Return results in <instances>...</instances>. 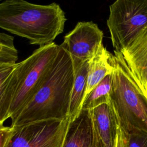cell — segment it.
Masks as SVG:
<instances>
[{
    "label": "cell",
    "mask_w": 147,
    "mask_h": 147,
    "mask_svg": "<svg viewBox=\"0 0 147 147\" xmlns=\"http://www.w3.org/2000/svg\"><path fill=\"white\" fill-rule=\"evenodd\" d=\"M73 64L75 78L69 111L70 121L77 117L82 110L87 87L89 60L83 63L73 61Z\"/></svg>",
    "instance_id": "7c38bea8"
},
{
    "label": "cell",
    "mask_w": 147,
    "mask_h": 147,
    "mask_svg": "<svg viewBox=\"0 0 147 147\" xmlns=\"http://www.w3.org/2000/svg\"><path fill=\"white\" fill-rule=\"evenodd\" d=\"M60 50L54 42L39 47L26 59L17 63L13 76L15 90L9 112L11 121L29 103L47 79Z\"/></svg>",
    "instance_id": "277c9868"
},
{
    "label": "cell",
    "mask_w": 147,
    "mask_h": 147,
    "mask_svg": "<svg viewBox=\"0 0 147 147\" xmlns=\"http://www.w3.org/2000/svg\"><path fill=\"white\" fill-rule=\"evenodd\" d=\"M18 51L14 44V37L0 32V66L17 63Z\"/></svg>",
    "instance_id": "9a60e30c"
},
{
    "label": "cell",
    "mask_w": 147,
    "mask_h": 147,
    "mask_svg": "<svg viewBox=\"0 0 147 147\" xmlns=\"http://www.w3.org/2000/svg\"><path fill=\"white\" fill-rule=\"evenodd\" d=\"M16 63L0 66V124L9 118V112L13 100L15 83L13 71Z\"/></svg>",
    "instance_id": "4fadbf2b"
},
{
    "label": "cell",
    "mask_w": 147,
    "mask_h": 147,
    "mask_svg": "<svg viewBox=\"0 0 147 147\" xmlns=\"http://www.w3.org/2000/svg\"><path fill=\"white\" fill-rule=\"evenodd\" d=\"M112 58L113 55L102 44L95 55L89 60L85 97L107 75L113 72Z\"/></svg>",
    "instance_id": "8fae6325"
},
{
    "label": "cell",
    "mask_w": 147,
    "mask_h": 147,
    "mask_svg": "<svg viewBox=\"0 0 147 147\" xmlns=\"http://www.w3.org/2000/svg\"><path fill=\"white\" fill-rule=\"evenodd\" d=\"M121 53L137 82L147 95V26Z\"/></svg>",
    "instance_id": "ba28073f"
},
{
    "label": "cell",
    "mask_w": 147,
    "mask_h": 147,
    "mask_svg": "<svg viewBox=\"0 0 147 147\" xmlns=\"http://www.w3.org/2000/svg\"><path fill=\"white\" fill-rule=\"evenodd\" d=\"M69 122L51 119L14 127L7 147H62Z\"/></svg>",
    "instance_id": "8992f818"
},
{
    "label": "cell",
    "mask_w": 147,
    "mask_h": 147,
    "mask_svg": "<svg viewBox=\"0 0 147 147\" xmlns=\"http://www.w3.org/2000/svg\"><path fill=\"white\" fill-rule=\"evenodd\" d=\"M107 20L114 52L121 53L147 26V0H117Z\"/></svg>",
    "instance_id": "5b68a950"
},
{
    "label": "cell",
    "mask_w": 147,
    "mask_h": 147,
    "mask_svg": "<svg viewBox=\"0 0 147 147\" xmlns=\"http://www.w3.org/2000/svg\"><path fill=\"white\" fill-rule=\"evenodd\" d=\"M75 78L72 59L60 45L55 61L45 82L29 103L11 121V126L69 118L71 93Z\"/></svg>",
    "instance_id": "6da1fadb"
},
{
    "label": "cell",
    "mask_w": 147,
    "mask_h": 147,
    "mask_svg": "<svg viewBox=\"0 0 147 147\" xmlns=\"http://www.w3.org/2000/svg\"><path fill=\"white\" fill-rule=\"evenodd\" d=\"M67 18L56 3L34 4L24 0L0 3V28L42 47L63 33Z\"/></svg>",
    "instance_id": "7a4b0ae2"
},
{
    "label": "cell",
    "mask_w": 147,
    "mask_h": 147,
    "mask_svg": "<svg viewBox=\"0 0 147 147\" xmlns=\"http://www.w3.org/2000/svg\"><path fill=\"white\" fill-rule=\"evenodd\" d=\"M115 147H126V136L125 132L119 127Z\"/></svg>",
    "instance_id": "ac0fdd59"
},
{
    "label": "cell",
    "mask_w": 147,
    "mask_h": 147,
    "mask_svg": "<svg viewBox=\"0 0 147 147\" xmlns=\"http://www.w3.org/2000/svg\"><path fill=\"white\" fill-rule=\"evenodd\" d=\"M14 131V127L2 126L0 127V147H7Z\"/></svg>",
    "instance_id": "e0dca14e"
},
{
    "label": "cell",
    "mask_w": 147,
    "mask_h": 147,
    "mask_svg": "<svg viewBox=\"0 0 147 147\" xmlns=\"http://www.w3.org/2000/svg\"><path fill=\"white\" fill-rule=\"evenodd\" d=\"M125 133L126 147H147V132L136 130Z\"/></svg>",
    "instance_id": "2e32d148"
},
{
    "label": "cell",
    "mask_w": 147,
    "mask_h": 147,
    "mask_svg": "<svg viewBox=\"0 0 147 147\" xmlns=\"http://www.w3.org/2000/svg\"><path fill=\"white\" fill-rule=\"evenodd\" d=\"M114 54L110 103L119 127L126 133L136 130L147 132V95L131 73L122 54Z\"/></svg>",
    "instance_id": "3957f363"
},
{
    "label": "cell",
    "mask_w": 147,
    "mask_h": 147,
    "mask_svg": "<svg viewBox=\"0 0 147 147\" xmlns=\"http://www.w3.org/2000/svg\"><path fill=\"white\" fill-rule=\"evenodd\" d=\"M113 78V72L107 75L90 92L83 100L82 110H91L110 102Z\"/></svg>",
    "instance_id": "5bb4252c"
},
{
    "label": "cell",
    "mask_w": 147,
    "mask_h": 147,
    "mask_svg": "<svg viewBox=\"0 0 147 147\" xmlns=\"http://www.w3.org/2000/svg\"><path fill=\"white\" fill-rule=\"evenodd\" d=\"M94 134H95L94 141L92 147H106L104 144L102 142V141L96 136L95 133H94Z\"/></svg>",
    "instance_id": "d6986e66"
},
{
    "label": "cell",
    "mask_w": 147,
    "mask_h": 147,
    "mask_svg": "<svg viewBox=\"0 0 147 147\" xmlns=\"http://www.w3.org/2000/svg\"><path fill=\"white\" fill-rule=\"evenodd\" d=\"M103 32L92 21L78 22L64 37L60 45L71 56L74 62L90 60L102 44Z\"/></svg>",
    "instance_id": "52a82bcc"
},
{
    "label": "cell",
    "mask_w": 147,
    "mask_h": 147,
    "mask_svg": "<svg viewBox=\"0 0 147 147\" xmlns=\"http://www.w3.org/2000/svg\"><path fill=\"white\" fill-rule=\"evenodd\" d=\"M2 126H2V125H1L0 124V127H2Z\"/></svg>",
    "instance_id": "ffe728a7"
},
{
    "label": "cell",
    "mask_w": 147,
    "mask_h": 147,
    "mask_svg": "<svg viewBox=\"0 0 147 147\" xmlns=\"http://www.w3.org/2000/svg\"><path fill=\"white\" fill-rule=\"evenodd\" d=\"M90 112L96 136L106 147H115L119 125L110 103L101 105Z\"/></svg>",
    "instance_id": "9c48e42d"
},
{
    "label": "cell",
    "mask_w": 147,
    "mask_h": 147,
    "mask_svg": "<svg viewBox=\"0 0 147 147\" xmlns=\"http://www.w3.org/2000/svg\"><path fill=\"white\" fill-rule=\"evenodd\" d=\"M94 137L90 110H81L77 117L69 120L62 147H92Z\"/></svg>",
    "instance_id": "30bf717a"
}]
</instances>
